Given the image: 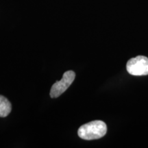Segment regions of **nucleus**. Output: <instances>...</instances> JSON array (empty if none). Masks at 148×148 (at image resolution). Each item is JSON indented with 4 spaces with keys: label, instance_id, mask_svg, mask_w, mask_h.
I'll list each match as a JSON object with an SVG mask.
<instances>
[{
    "label": "nucleus",
    "instance_id": "obj_1",
    "mask_svg": "<svg viewBox=\"0 0 148 148\" xmlns=\"http://www.w3.org/2000/svg\"><path fill=\"white\" fill-rule=\"evenodd\" d=\"M107 132L106 124L102 121L96 120L82 125L77 131V134L84 140H94L105 136Z\"/></svg>",
    "mask_w": 148,
    "mask_h": 148
},
{
    "label": "nucleus",
    "instance_id": "obj_2",
    "mask_svg": "<svg viewBox=\"0 0 148 148\" xmlns=\"http://www.w3.org/2000/svg\"><path fill=\"white\" fill-rule=\"evenodd\" d=\"M126 69L132 75H148V58L143 56H138L130 59L127 62Z\"/></svg>",
    "mask_w": 148,
    "mask_h": 148
},
{
    "label": "nucleus",
    "instance_id": "obj_3",
    "mask_svg": "<svg viewBox=\"0 0 148 148\" xmlns=\"http://www.w3.org/2000/svg\"><path fill=\"white\" fill-rule=\"evenodd\" d=\"M75 73L73 71H67L64 73L62 78L52 85L50 90V97L56 98L62 95L71 86L75 79Z\"/></svg>",
    "mask_w": 148,
    "mask_h": 148
},
{
    "label": "nucleus",
    "instance_id": "obj_4",
    "mask_svg": "<svg viewBox=\"0 0 148 148\" xmlns=\"http://www.w3.org/2000/svg\"><path fill=\"white\" fill-rule=\"evenodd\" d=\"M12 109L11 103L7 98L0 95V117H5L10 114Z\"/></svg>",
    "mask_w": 148,
    "mask_h": 148
}]
</instances>
